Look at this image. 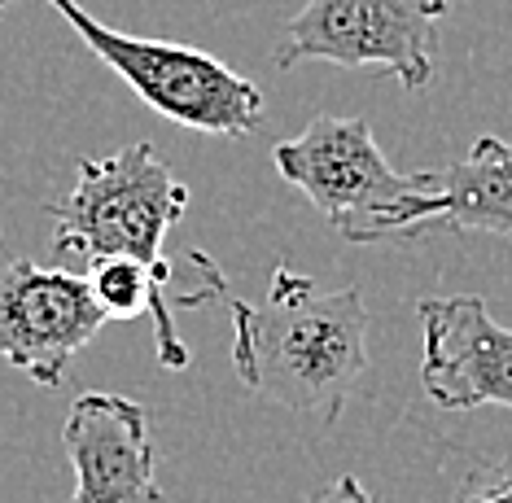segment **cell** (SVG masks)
<instances>
[{"instance_id": "6da1fadb", "label": "cell", "mask_w": 512, "mask_h": 503, "mask_svg": "<svg viewBox=\"0 0 512 503\" xmlns=\"http://www.w3.org/2000/svg\"><path fill=\"white\" fill-rule=\"evenodd\" d=\"M232 307V368L259 399L337 425L368 368V307L359 289L324 294L316 280L281 263L263 302Z\"/></svg>"}, {"instance_id": "7a4b0ae2", "label": "cell", "mask_w": 512, "mask_h": 503, "mask_svg": "<svg viewBox=\"0 0 512 503\" xmlns=\"http://www.w3.org/2000/svg\"><path fill=\"white\" fill-rule=\"evenodd\" d=\"M189 210V189L171 175L158 149L141 140L110 158L79 162V184L62 197L53 215V250L71 259H136L154 272L162 289L171 285V263L162 254L167 232Z\"/></svg>"}, {"instance_id": "3957f363", "label": "cell", "mask_w": 512, "mask_h": 503, "mask_svg": "<svg viewBox=\"0 0 512 503\" xmlns=\"http://www.w3.org/2000/svg\"><path fill=\"white\" fill-rule=\"evenodd\" d=\"M276 171L351 245L403 241L412 202L438 184V171H399L381 154L368 119L320 114L294 140H276Z\"/></svg>"}, {"instance_id": "277c9868", "label": "cell", "mask_w": 512, "mask_h": 503, "mask_svg": "<svg viewBox=\"0 0 512 503\" xmlns=\"http://www.w3.org/2000/svg\"><path fill=\"white\" fill-rule=\"evenodd\" d=\"M75 27V35L106 62L127 88L162 119L202 136H250L263 123V88L228 70L219 57L189 49L176 40H145V35L114 31L97 22L79 0H49Z\"/></svg>"}, {"instance_id": "5b68a950", "label": "cell", "mask_w": 512, "mask_h": 503, "mask_svg": "<svg viewBox=\"0 0 512 503\" xmlns=\"http://www.w3.org/2000/svg\"><path fill=\"white\" fill-rule=\"evenodd\" d=\"M442 18L447 0H307L276 44V66H377L390 70L407 92H421L434 79Z\"/></svg>"}, {"instance_id": "8992f818", "label": "cell", "mask_w": 512, "mask_h": 503, "mask_svg": "<svg viewBox=\"0 0 512 503\" xmlns=\"http://www.w3.org/2000/svg\"><path fill=\"white\" fill-rule=\"evenodd\" d=\"M106 324L88 276L14 259L0 272V364L27 372L44 390L62 385L71 359Z\"/></svg>"}, {"instance_id": "52a82bcc", "label": "cell", "mask_w": 512, "mask_h": 503, "mask_svg": "<svg viewBox=\"0 0 512 503\" xmlns=\"http://www.w3.org/2000/svg\"><path fill=\"white\" fill-rule=\"evenodd\" d=\"M421 390L442 412L508 407L512 412V329L477 294L421 298Z\"/></svg>"}, {"instance_id": "ba28073f", "label": "cell", "mask_w": 512, "mask_h": 503, "mask_svg": "<svg viewBox=\"0 0 512 503\" xmlns=\"http://www.w3.org/2000/svg\"><path fill=\"white\" fill-rule=\"evenodd\" d=\"M62 447L75 469L71 503H162L149 416L136 399L79 394L62 425Z\"/></svg>"}, {"instance_id": "9c48e42d", "label": "cell", "mask_w": 512, "mask_h": 503, "mask_svg": "<svg viewBox=\"0 0 512 503\" xmlns=\"http://www.w3.org/2000/svg\"><path fill=\"white\" fill-rule=\"evenodd\" d=\"M425 232H486L512 237V145L477 136L456 167L438 171V184L412 202L407 237Z\"/></svg>"}, {"instance_id": "30bf717a", "label": "cell", "mask_w": 512, "mask_h": 503, "mask_svg": "<svg viewBox=\"0 0 512 503\" xmlns=\"http://www.w3.org/2000/svg\"><path fill=\"white\" fill-rule=\"evenodd\" d=\"M456 503H512V455L477 464L460 482Z\"/></svg>"}, {"instance_id": "8fae6325", "label": "cell", "mask_w": 512, "mask_h": 503, "mask_svg": "<svg viewBox=\"0 0 512 503\" xmlns=\"http://www.w3.org/2000/svg\"><path fill=\"white\" fill-rule=\"evenodd\" d=\"M311 503H381V499H372V490L359 482V477H337V482Z\"/></svg>"}, {"instance_id": "7c38bea8", "label": "cell", "mask_w": 512, "mask_h": 503, "mask_svg": "<svg viewBox=\"0 0 512 503\" xmlns=\"http://www.w3.org/2000/svg\"><path fill=\"white\" fill-rule=\"evenodd\" d=\"M9 5H14V0H0V9H9Z\"/></svg>"}]
</instances>
